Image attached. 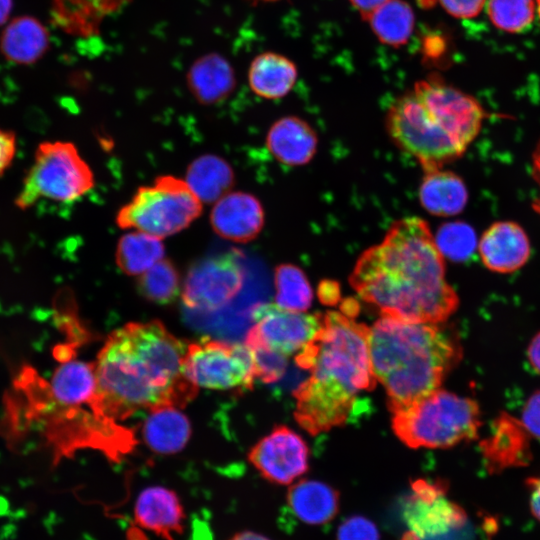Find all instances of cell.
<instances>
[{
  "label": "cell",
  "mask_w": 540,
  "mask_h": 540,
  "mask_svg": "<svg viewBox=\"0 0 540 540\" xmlns=\"http://www.w3.org/2000/svg\"><path fill=\"white\" fill-rule=\"evenodd\" d=\"M392 412L396 436L410 448H449L477 437L478 404L464 396L435 389Z\"/></svg>",
  "instance_id": "obj_5"
},
{
  "label": "cell",
  "mask_w": 540,
  "mask_h": 540,
  "mask_svg": "<svg viewBox=\"0 0 540 540\" xmlns=\"http://www.w3.org/2000/svg\"><path fill=\"white\" fill-rule=\"evenodd\" d=\"M129 0H52V20L64 32L77 37H93L103 20Z\"/></svg>",
  "instance_id": "obj_21"
},
{
  "label": "cell",
  "mask_w": 540,
  "mask_h": 540,
  "mask_svg": "<svg viewBox=\"0 0 540 540\" xmlns=\"http://www.w3.org/2000/svg\"><path fill=\"white\" fill-rule=\"evenodd\" d=\"M186 80L190 93L202 105H213L225 100L236 85L232 65L218 53L197 58L189 67Z\"/></svg>",
  "instance_id": "obj_20"
},
{
  "label": "cell",
  "mask_w": 540,
  "mask_h": 540,
  "mask_svg": "<svg viewBox=\"0 0 540 540\" xmlns=\"http://www.w3.org/2000/svg\"><path fill=\"white\" fill-rule=\"evenodd\" d=\"M50 403L65 408L90 406L106 416L100 406L95 363L63 361L45 385ZM107 417V416H106Z\"/></svg>",
  "instance_id": "obj_17"
},
{
  "label": "cell",
  "mask_w": 540,
  "mask_h": 540,
  "mask_svg": "<svg viewBox=\"0 0 540 540\" xmlns=\"http://www.w3.org/2000/svg\"><path fill=\"white\" fill-rule=\"evenodd\" d=\"M12 9V0H0V25L6 22Z\"/></svg>",
  "instance_id": "obj_46"
},
{
  "label": "cell",
  "mask_w": 540,
  "mask_h": 540,
  "mask_svg": "<svg viewBox=\"0 0 540 540\" xmlns=\"http://www.w3.org/2000/svg\"><path fill=\"white\" fill-rule=\"evenodd\" d=\"M137 288L150 302L161 305L172 303L181 293L179 272L172 261L163 258L140 275Z\"/></svg>",
  "instance_id": "obj_31"
},
{
  "label": "cell",
  "mask_w": 540,
  "mask_h": 540,
  "mask_svg": "<svg viewBox=\"0 0 540 540\" xmlns=\"http://www.w3.org/2000/svg\"><path fill=\"white\" fill-rule=\"evenodd\" d=\"M484 266L497 273H511L520 269L531 255V245L524 229L512 221L490 225L478 243Z\"/></svg>",
  "instance_id": "obj_16"
},
{
  "label": "cell",
  "mask_w": 540,
  "mask_h": 540,
  "mask_svg": "<svg viewBox=\"0 0 540 540\" xmlns=\"http://www.w3.org/2000/svg\"><path fill=\"white\" fill-rule=\"evenodd\" d=\"M412 90L435 123L467 149L485 118L481 104L437 77L416 82Z\"/></svg>",
  "instance_id": "obj_12"
},
{
  "label": "cell",
  "mask_w": 540,
  "mask_h": 540,
  "mask_svg": "<svg viewBox=\"0 0 540 540\" xmlns=\"http://www.w3.org/2000/svg\"><path fill=\"white\" fill-rule=\"evenodd\" d=\"M187 346L158 320L113 331L95 362L103 413L117 422L139 410L180 408L193 400L198 387L183 372Z\"/></svg>",
  "instance_id": "obj_2"
},
{
  "label": "cell",
  "mask_w": 540,
  "mask_h": 540,
  "mask_svg": "<svg viewBox=\"0 0 540 540\" xmlns=\"http://www.w3.org/2000/svg\"><path fill=\"white\" fill-rule=\"evenodd\" d=\"M253 326L244 344L285 357L299 353L322 326V314L291 311L277 304H257L252 309Z\"/></svg>",
  "instance_id": "obj_11"
},
{
  "label": "cell",
  "mask_w": 540,
  "mask_h": 540,
  "mask_svg": "<svg viewBox=\"0 0 540 540\" xmlns=\"http://www.w3.org/2000/svg\"><path fill=\"white\" fill-rule=\"evenodd\" d=\"M234 182L232 167L217 155H202L187 168L186 183L201 202L215 203L229 193Z\"/></svg>",
  "instance_id": "obj_27"
},
{
  "label": "cell",
  "mask_w": 540,
  "mask_h": 540,
  "mask_svg": "<svg viewBox=\"0 0 540 540\" xmlns=\"http://www.w3.org/2000/svg\"><path fill=\"white\" fill-rule=\"evenodd\" d=\"M368 343L390 411L438 389L460 359L459 345L434 323L381 317L370 328Z\"/></svg>",
  "instance_id": "obj_4"
},
{
  "label": "cell",
  "mask_w": 540,
  "mask_h": 540,
  "mask_svg": "<svg viewBox=\"0 0 540 540\" xmlns=\"http://www.w3.org/2000/svg\"><path fill=\"white\" fill-rule=\"evenodd\" d=\"M385 125L393 143L413 156L424 172L442 169L466 151L435 123L413 90L393 102Z\"/></svg>",
  "instance_id": "obj_8"
},
{
  "label": "cell",
  "mask_w": 540,
  "mask_h": 540,
  "mask_svg": "<svg viewBox=\"0 0 540 540\" xmlns=\"http://www.w3.org/2000/svg\"><path fill=\"white\" fill-rule=\"evenodd\" d=\"M537 9L535 0H488L491 22L505 32L519 33L528 29Z\"/></svg>",
  "instance_id": "obj_33"
},
{
  "label": "cell",
  "mask_w": 540,
  "mask_h": 540,
  "mask_svg": "<svg viewBox=\"0 0 540 540\" xmlns=\"http://www.w3.org/2000/svg\"><path fill=\"white\" fill-rule=\"evenodd\" d=\"M419 200L431 215L454 216L465 208L468 190L454 172L442 169L426 171L419 187Z\"/></svg>",
  "instance_id": "obj_23"
},
{
  "label": "cell",
  "mask_w": 540,
  "mask_h": 540,
  "mask_svg": "<svg viewBox=\"0 0 540 540\" xmlns=\"http://www.w3.org/2000/svg\"><path fill=\"white\" fill-rule=\"evenodd\" d=\"M527 356L532 368L540 374V332L532 339Z\"/></svg>",
  "instance_id": "obj_44"
},
{
  "label": "cell",
  "mask_w": 540,
  "mask_h": 540,
  "mask_svg": "<svg viewBox=\"0 0 540 540\" xmlns=\"http://www.w3.org/2000/svg\"><path fill=\"white\" fill-rule=\"evenodd\" d=\"M242 253L232 249L194 262L188 269L181 291L189 309L213 312L225 307L244 283Z\"/></svg>",
  "instance_id": "obj_10"
},
{
  "label": "cell",
  "mask_w": 540,
  "mask_h": 540,
  "mask_svg": "<svg viewBox=\"0 0 540 540\" xmlns=\"http://www.w3.org/2000/svg\"><path fill=\"white\" fill-rule=\"evenodd\" d=\"M435 241L442 255L456 262L469 258L477 245L472 227L459 221L440 226Z\"/></svg>",
  "instance_id": "obj_34"
},
{
  "label": "cell",
  "mask_w": 540,
  "mask_h": 540,
  "mask_svg": "<svg viewBox=\"0 0 540 540\" xmlns=\"http://www.w3.org/2000/svg\"><path fill=\"white\" fill-rule=\"evenodd\" d=\"M369 330L344 312L329 311L316 335L296 354L295 363L310 376L294 390V417L311 435L345 424L358 395L375 388Z\"/></svg>",
  "instance_id": "obj_3"
},
{
  "label": "cell",
  "mask_w": 540,
  "mask_h": 540,
  "mask_svg": "<svg viewBox=\"0 0 540 540\" xmlns=\"http://www.w3.org/2000/svg\"><path fill=\"white\" fill-rule=\"evenodd\" d=\"M265 213L254 195L229 192L215 202L210 214L214 232L223 239L236 243L254 240L264 226Z\"/></svg>",
  "instance_id": "obj_15"
},
{
  "label": "cell",
  "mask_w": 540,
  "mask_h": 540,
  "mask_svg": "<svg viewBox=\"0 0 540 540\" xmlns=\"http://www.w3.org/2000/svg\"><path fill=\"white\" fill-rule=\"evenodd\" d=\"M142 434L152 451L158 454H174L186 446L191 435V425L177 407H162L150 411Z\"/></svg>",
  "instance_id": "obj_26"
},
{
  "label": "cell",
  "mask_w": 540,
  "mask_h": 540,
  "mask_svg": "<svg viewBox=\"0 0 540 540\" xmlns=\"http://www.w3.org/2000/svg\"><path fill=\"white\" fill-rule=\"evenodd\" d=\"M229 540H271V539L252 531H242L232 536Z\"/></svg>",
  "instance_id": "obj_45"
},
{
  "label": "cell",
  "mask_w": 540,
  "mask_h": 540,
  "mask_svg": "<svg viewBox=\"0 0 540 540\" xmlns=\"http://www.w3.org/2000/svg\"><path fill=\"white\" fill-rule=\"evenodd\" d=\"M49 46L45 26L31 16L17 17L4 29L0 49L9 61L16 64H32L39 60Z\"/></svg>",
  "instance_id": "obj_24"
},
{
  "label": "cell",
  "mask_w": 540,
  "mask_h": 540,
  "mask_svg": "<svg viewBox=\"0 0 540 540\" xmlns=\"http://www.w3.org/2000/svg\"><path fill=\"white\" fill-rule=\"evenodd\" d=\"M372 31L384 44L398 47L410 38L415 16L411 6L403 0H389L367 19Z\"/></svg>",
  "instance_id": "obj_29"
},
{
  "label": "cell",
  "mask_w": 540,
  "mask_h": 540,
  "mask_svg": "<svg viewBox=\"0 0 540 540\" xmlns=\"http://www.w3.org/2000/svg\"><path fill=\"white\" fill-rule=\"evenodd\" d=\"M94 186V175L77 147L68 141L41 142L14 200L25 210L44 198L71 202Z\"/></svg>",
  "instance_id": "obj_7"
},
{
  "label": "cell",
  "mask_w": 540,
  "mask_h": 540,
  "mask_svg": "<svg viewBox=\"0 0 540 540\" xmlns=\"http://www.w3.org/2000/svg\"><path fill=\"white\" fill-rule=\"evenodd\" d=\"M521 424L527 432L540 439V390L532 394L526 402Z\"/></svg>",
  "instance_id": "obj_38"
},
{
  "label": "cell",
  "mask_w": 540,
  "mask_h": 540,
  "mask_svg": "<svg viewBox=\"0 0 540 540\" xmlns=\"http://www.w3.org/2000/svg\"><path fill=\"white\" fill-rule=\"evenodd\" d=\"M183 372L198 388L223 391L250 390L256 379L253 354L248 346L218 340L189 343Z\"/></svg>",
  "instance_id": "obj_9"
},
{
  "label": "cell",
  "mask_w": 540,
  "mask_h": 540,
  "mask_svg": "<svg viewBox=\"0 0 540 540\" xmlns=\"http://www.w3.org/2000/svg\"><path fill=\"white\" fill-rule=\"evenodd\" d=\"M275 302L284 309L305 312L313 299L312 287L304 271L294 264H280L274 273Z\"/></svg>",
  "instance_id": "obj_30"
},
{
  "label": "cell",
  "mask_w": 540,
  "mask_h": 540,
  "mask_svg": "<svg viewBox=\"0 0 540 540\" xmlns=\"http://www.w3.org/2000/svg\"><path fill=\"white\" fill-rule=\"evenodd\" d=\"M412 491V540L441 536L467 524L466 511L447 498V487L443 482L419 479L413 482Z\"/></svg>",
  "instance_id": "obj_14"
},
{
  "label": "cell",
  "mask_w": 540,
  "mask_h": 540,
  "mask_svg": "<svg viewBox=\"0 0 540 540\" xmlns=\"http://www.w3.org/2000/svg\"><path fill=\"white\" fill-rule=\"evenodd\" d=\"M17 151V138L13 131L0 128V176L11 166Z\"/></svg>",
  "instance_id": "obj_39"
},
{
  "label": "cell",
  "mask_w": 540,
  "mask_h": 540,
  "mask_svg": "<svg viewBox=\"0 0 540 540\" xmlns=\"http://www.w3.org/2000/svg\"><path fill=\"white\" fill-rule=\"evenodd\" d=\"M532 174L539 187V196L533 202V209L540 215V142L537 144L532 156Z\"/></svg>",
  "instance_id": "obj_43"
},
{
  "label": "cell",
  "mask_w": 540,
  "mask_h": 540,
  "mask_svg": "<svg viewBox=\"0 0 540 540\" xmlns=\"http://www.w3.org/2000/svg\"><path fill=\"white\" fill-rule=\"evenodd\" d=\"M250 350L253 354L256 378L267 384L282 378L288 364L287 357L261 349Z\"/></svg>",
  "instance_id": "obj_35"
},
{
  "label": "cell",
  "mask_w": 540,
  "mask_h": 540,
  "mask_svg": "<svg viewBox=\"0 0 540 540\" xmlns=\"http://www.w3.org/2000/svg\"><path fill=\"white\" fill-rule=\"evenodd\" d=\"M318 294L322 302L333 304L340 298L339 285L334 281H322L319 285Z\"/></svg>",
  "instance_id": "obj_41"
},
{
  "label": "cell",
  "mask_w": 540,
  "mask_h": 540,
  "mask_svg": "<svg viewBox=\"0 0 540 540\" xmlns=\"http://www.w3.org/2000/svg\"><path fill=\"white\" fill-rule=\"evenodd\" d=\"M201 212V201L186 181L163 175L137 189L118 211L116 223L162 239L186 229Z\"/></svg>",
  "instance_id": "obj_6"
},
{
  "label": "cell",
  "mask_w": 540,
  "mask_h": 540,
  "mask_svg": "<svg viewBox=\"0 0 540 540\" xmlns=\"http://www.w3.org/2000/svg\"><path fill=\"white\" fill-rule=\"evenodd\" d=\"M439 2L450 15L469 19L481 12L486 0H439Z\"/></svg>",
  "instance_id": "obj_37"
},
{
  "label": "cell",
  "mask_w": 540,
  "mask_h": 540,
  "mask_svg": "<svg viewBox=\"0 0 540 540\" xmlns=\"http://www.w3.org/2000/svg\"><path fill=\"white\" fill-rule=\"evenodd\" d=\"M252 1L272 2V1H278V0H252Z\"/></svg>",
  "instance_id": "obj_48"
},
{
  "label": "cell",
  "mask_w": 540,
  "mask_h": 540,
  "mask_svg": "<svg viewBox=\"0 0 540 540\" xmlns=\"http://www.w3.org/2000/svg\"><path fill=\"white\" fill-rule=\"evenodd\" d=\"M536 6H537V13L540 19V0H536Z\"/></svg>",
  "instance_id": "obj_47"
},
{
  "label": "cell",
  "mask_w": 540,
  "mask_h": 540,
  "mask_svg": "<svg viewBox=\"0 0 540 540\" xmlns=\"http://www.w3.org/2000/svg\"><path fill=\"white\" fill-rule=\"evenodd\" d=\"M337 540H380L377 526L363 516H352L338 528Z\"/></svg>",
  "instance_id": "obj_36"
},
{
  "label": "cell",
  "mask_w": 540,
  "mask_h": 540,
  "mask_svg": "<svg viewBox=\"0 0 540 540\" xmlns=\"http://www.w3.org/2000/svg\"><path fill=\"white\" fill-rule=\"evenodd\" d=\"M135 522L165 540H175L184 530L185 513L177 494L165 487L141 491L134 506Z\"/></svg>",
  "instance_id": "obj_18"
},
{
  "label": "cell",
  "mask_w": 540,
  "mask_h": 540,
  "mask_svg": "<svg viewBox=\"0 0 540 540\" xmlns=\"http://www.w3.org/2000/svg\"><path fill=\"white\" fill-rule=\"evenodd\" d=\"M523 432L518 425L509 422V418H501L495 435L491 438L494 448L484 449L488 469L499 472L506 468L524 465L528 459L527 451L514 448L515 438Z\"/></svg>",
  "instance_id": "obj_32"
},
{
  "label": "cell",
  "mask_w": 540,
  "mask_h": 540,
  "mask_svg": "<svg viewBox=\"0 0 540 540\" xmlns=\"http://www.w3.org/2000/svg\"><path fill=\"white\" fill-rule=\"evenodd\" d=\"M287 504L293 514L309 525H323L336 517L339 511V493L330 485L302 479L287 492Z\"/></svg>",
  "instance_id": "obj_22"
},
{
  "label": "cell",
  "mask_w": 540,
  "mask_h": 540,
  "mask_svg": "<svg viewBox=\"0 0 540 540\" xmlns=\"http://www.w3.org/2000/svg\"><path fill=\"white\" fill-rule=\"evenodd\" d=\"M266 145L272 156L287 166L309 163L317 151L318 137L305 120L297 116H285L270 127Z\"/></svg>",
  "instance_id": "obj_19"
},
{
  "label": "cell",
  "mask_w": 540,
  "mask_h": 540,
  "mask_svg": "<svg viewBox=\"0 0 540 540\" xmlns=\"http://www.w3.org/2000/svg\"><path fill=\"white\" fill-rule=\"evenodd\" d=\"M349 282L381 317L439 324L459 305L446 279L444 256L419 217L395 221L380 243L359 256Z\"/></svg>",
  "instance_id": "obj_1"
},
{
  "label": "cell",
  "mask_w": 540,
  "mask_h": 540,
  "mask_svg": "<svg viewBox=\"0 0 540 540\" xmlns=\"http://www.w3.org/2000/svg\"><path fill=\"white\" fill-rule=\"evenodd\" d=\"M165 255V247L160 238L133 231L124 234L116 247V264L127 275H141Z\"/></svg>",
  "instance_id": "obj_28"
},
{
  "label": "cell",
  "mask_w": 540,
  "mask_h": 540,
  "mask_svg": "<svg viewBox=\"0 0 540 540\" xmlns=\"http://www.w3.org/2000/svg\"><path fill=\"white\" fill-rule=\"evenodd\" d=\"M353 7L360 13L364 19H368L369 16L384 5L389 0H349Z\"/></svg>",
  "instance_id": "obj_42"
},
{
  "label": "cell",
  "mask_w": 540,
  "mask_h": 540,
  "mask_svg": "<svg viewBox=\"0 0 540 540\" xmlns=\"http://www.w3.org/2000/svg\"><path fill=\"white\" fill-rule=\"evenodd\" d=\"M248 459L264 479L287 485L308 471L309 448L295 431L277 426L251 448Z\"/></svg>",
  "instance_id": "obj_13"
},
{
  "label": "cell",
  "mask_w": 540,
  "mask_h": 540,
  "mask_svg": "<svg viewBox=\"0 0 540 540\" xmlns=\"http://www.w3.org/2000/svg\"><path fill=\"white\" fill-rule=\"evenodd\" d=\"M297 76L296 65L287 57L275 52L257 55L248 70L251 90L266 99L286 96L295 85Z\"/></svg>",
  "instance_id": "obj_25"
},
{
  "label": "cell",
  "mask_w": 540,
  "mask_h": 540,
  "mask_svg": "<svg viewBox=\"0 0 540 540\" xmlns=\"http://www.w3.org/2000/svg\"><path fill=\"white\" fill-rule=\"evenodd\" d=\"M525 486L528 492L530 512L540 522V475L527 478Z\"/></svg>",
  "instance_id": "obj_40"
}]
</instances>
